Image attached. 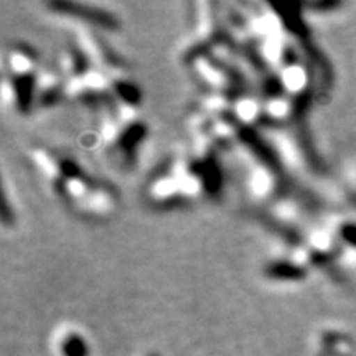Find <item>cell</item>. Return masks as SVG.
<instances>
[{"label": "cell", "mask_w": 356, "mask_h": 356, "mask_svg": "<svg viewBox=\"0 0 356 356\" xmlns=\"http://www.w3.org/2000/svg\"><path fill=\"white\" fill-rule=\"evenodd\" d=\"M33 165L56 195L78 213L91 218H106L118 207V193L106 181L89 177L73 159L55 150L37 147L30 152Z\"/></svg>", "instance_id": "6da1fadb"}, {"label": "cell", "mask_w": 356, "mask_h": 356, "mask_svg": "<svg viewBox=\"0 0 356 356\" xmlns=\"http://www.w3.org/2000/svg\"><path fill=\"white\" fill-rule=\"evenodd\" d=\"M56 8H60L61 12H65L63 15H74V17H83V19L92 20L95 24H101V25H115V20L113 17L108 15V12L97 10L95 7H86V6H74V3H61V6H55Z\"/></svg>", "instance_id": "7a4b0ae2"}]
</instances>
